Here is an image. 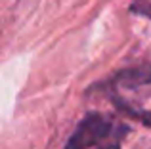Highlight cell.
Instances as JSON below:
<instances>
[{
  "label": "cell",
  "instance_id": "obj_2",
  "mask_svg": "<svg viewBox=\"0 0 151 149\" xmlns=\"http://www.w3.org/2000/svg\"><path fill=\"white\" fill-rule=\"evenodd\" d=\"M115 82L126 88H136L142 84H151V67L149 65H142V67H134V69H126L121 71L115 77Z\"/></svg>",
  "mask_w": 151,
  "mask_h": 149
},
{
  "label": "cell",
  "instance_id": "obj_1",
  "mask_svg": "<svg viewBox=\"0 0 151 149\" xmlns=\"http://www.w3.org/2000/svg\"><path fill=\"white\" fill-rule=\"evenodd\" d=\"M128 126L115 124L101 113H88L78 122L65 149H121V140Z\"/></svg>",
  "mask_w": 151,
  "mask_h": 149
},
{
  "label": "cell",
  "instance_id": "obj_3",
  "mask_svg": "<svg viewBox=\"0 0 151 149\" xmlns=\"http://www.w3.org/2000/svg\"><path fill=\"white\" fill-rule=\"evenodd\" d=\"M130 11L142 15V17L151 19V0H134L130 4Z\"/></svg>",
  "mask_w": 151,
  "mask_h": 149
}]
</instances>
